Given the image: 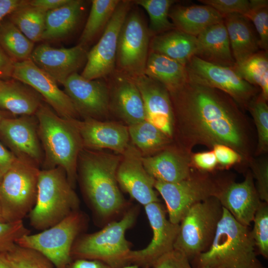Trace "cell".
<instances>
[{"mask_svg": "<svg viewBox=\"0 0 268 268\" xmlns=\"http://www.w3.org/2000/svg\"><path fill=\"white\" fill-rule=\"evenodd\" d=\"M169 94L175 118L190 141L211 146L224 144L238 152L243 150L242 115L229 95L188 79Z\"/></svg>", "mask_w": 268, "mask_h": 268, "instance_id": "obj_1", "label": "cell"}, {"mask_svg": "<svg viewBox=\"0 0 268 268\" xmlns=\"http://www.w3.org/2000/svg\"><path fill=\"white\" fill-rule=\"evenodd\" d=\"M122 155L86 149L79 153L77 181L97 221L105 225L122 216L131 206L117 180Z\"/></svg>", "mask_w": 268, "mask_h": 268, "instance_id": "obj_2", "label": "cell"}, {"mask_svg": "<svg viewBox=\"0 0 268 268\" xmlns=\"http://www.w3.org/2000/svg\"><path fill=\"white\" fill-rule=\"evenodd\" d=\"M35 116L44 153L42 169L62 167L74 189L77 181V160L84 148L73 119L60 117L44 102Z\"/></svg>", "mask_w": 268, "mask_h": 268, "instance_id": "obj_3", "label": "cell"}, {"mask_svg": "<svg viewBox=\"0 0 268 268\" xmlns=\"http://www.w3.org/2000/svg\"><path fill=\"white\" fill-rule=\"evenodd\" d=\"M256 248L248 226L238 222L223 207L210 246L192 262L194 268H266L257 258Z\"/></svg>", "mask_w": 268, "mask_h": 268, "instance_id": "obj_4", "label": "cell"}, {"mask_svg": "<svg viewBox=\"0 0 268 268\" xmlns=\"http://www.w3.org/2000/svg\"><path fill=\"white\" fill-rule=\"evenodd\" d=\"M138 210L137 206H131L119 220L107 223L98 231L80 235L72 246L71 259L97 260L112 268L129 265L127 257L131 249L125 233L136 221Z\"/></svg>", "mask_w": 268, "mask_h": 268, "instance_id": "obj_5", "label": "cell"}, {"mask_svg": "<svg viewBox=\"0 0 268 268\" xmlns=\"http://www.w3.org/2000/svg\"><path fill=\"white\" fill-rule=\"evenodd\" d=\"M80 201L63 168L41 169L34 206L28 216L30 225L43 231L79 209Z\"/></svg>", "mask_w": 268, "mask_h": 268, "instance_id": "obj_6", "label": "cell"}, {"mask_svg": "<svg viewBox=\"0 0 268 268\" xmlns=\"http://www.w3.org/2000/svg\"><path fill=\"white\" fill-rule=\"evenodd\" d=\"M39 166L16 157L0 183V203L4 222L23 220L35 205Z\"/></svg>", "mask_w": 268, "mask_h": 268, "instance_id": "obj_7", "label": "cell"}, {"mask_svg": "<svg viewBox=\"0 0 268 268\" xmlns=\"http://www.w3.org/2000/svg\"><path fill=\"white\" fill-rule=\"evenodd\" d=\"M222 212L223 207L215 197L193 205L179 224L174 249L183 253L190 261L206 251Z\"/></svg>", "mask_w": 268, "mask_h": 268, "instance_id": "obj_8", "label": "cell"}, {"mask_svg": "<svg viewBox=\"0 0 268 268\" xmlns=\"http://www.w3.org/2000/svg\"><path fill=\"white\" fill-rule=\"evenodd\" d=\"M88 220L86 214L79 209L47 229L22 236L16 244L40 252L56 268H65L72 260L71 250L74 242L85 230Z\"/></svg>", "mask_w": 268, "mask_h": 268, "instance_id": "obj_9", "label": "cell"}, {"mask_svg": "<svg viewBox=\"0 0 268 268\" xmlns=\"http://www.w3.org/2000/svg\"><path fill=\"white\" fill-rule=\"evenodd\" d=\"M150 39L142 14L131 8L120 31L115 71L130 78L144 74Z\"/></svg>", "mask_w": 268, "mask_h": 268, "instance_id": "obj_10", "label": "cell"}, {"mask_svg": "<svg viewBox=\"0 0 268 268\" xmlns=\"http://www.w3.org/2000/svg\"><path fill=\"white\" fill-rule=\"evenodd\" d=\"M222 186L205 175H193L175 183L155 181L154 188L164 200L169 220L179 224L189 208L210 197H215Z\"/></svg>", "mask_w": 268, "mask_h": 268, "instance_id": "obj_11", "label": "cell"}, {"mask_svg": "<svg viewBox=\"0 0 268 268\" xmlns=\"http://www.w3.org/2000/svg\"><path fill=\"white\" fill-rule=\"evenodd\" d=\"M186 68L189 80L219 90L237 104L248 107L256 95V87L242 78L233 67L214 64L195 56Z\"/></svg>", "mask_w": 268, "mask_h": 268, "instance_id": "obj_12", "label": "cell"}, {"mask_svg": "<svg viewBox=\"0 0 268 268\" xmlns=\"http://www.w3.org/2000/svg\"><path fill=\"white\" fill-rule=\"evenodd\" d=\"M133 1L120 0L97 43L87 53L80 74L87 80L106 78L115 70L119 35Z\"/></svg>", "mask_w": 268, "mask_h": 268, "instance_id": "obj_13", "label": "cell"}, {"mask_svg": "<svg viewBox=\"0 0 268 268\" xmlns=\"http://www.w3.org/2000/svg\"><path fill=\"white\" fill-rule=\"evenodd\" d=\"M144 208L152 229V238L145 248L131 250L127 261L129 265L150 268L160 258L174 250L179 224L172 223L166 218L165 211L159 202L149 203Z\"/></svg>", "mask_w": 268, "mask_h": 268, "instance_id": "obj_14", "label": "cell"}, {"mask_svg": "<svg viewBox=\"0 0 268 268\" xmlns=\"http://www.w3.org/2000/svg\"><path fill=\"white\" fill-rule=\"evenodd\" d=\"M11 77L30 86L60 117L79 119L73 104L58 83L30 59L14 63Z\"/></svg>", "mask_w": 268, "mask_h": 268, "instance_id": "obj_15", "label": "cell"}, {"mask_svg": "<svg viewBox=\"0 0 268 268\" xmlns=\"http://www.w3.org/2000/svg\"><path fill=\"white\" fill-rule=\"evenodd\" d=\"M80 117L102 121L109 115V87L106 78L87 80L77 72L63 84Z\"/></svg>", "mask_w": 268, "mask_h": 268, "instance_id": "obj_16", "label": "cell"}, {"mask_svg": "<svg viewBox=\"0 0 268 268\" xmlns=\"http://www.w3.org/2000/svg\"><path fill=\"white\" fill-rule=\"evenodd\" d=\"M121 155L117 171L119 186L143 206L159 202L154 190L155 180L145 170L141 152L130 143Z\"/></svg>", "mask_w": 268, "mask_h": 268, "instance_id": "obj_17", "label": "cell"}, {"mask_svg": "<svg viewBox=\"0 0 268 268\" xmlns=\"http://www.w3.org/2000/svg\"><path fill=\"white\" fill-rule=\"evenodd\" d=\"M0 137L17 158L42 165L44 153L35 115L4 118L0 124Z\"/></svg>", "mask_w": 268, "mask_h": 268, "instance_id": "obj_18", "label": "cell"}, {"mask_svg": "<svg viewBox=\"0 0 268 268\" xmlns=\"http://www.w3.org/2000/svg\"><path fill=\"white\" fill-rule=\"evenodd\" d=\"M87 53L86 48L78 44L68 48H56L41 44L34 48L30 59L63 85L68 77L85 66Z\"/></svg>", "mask_w": 268, "mask_h": 268, "instance_id": "obj_19", "label": "cell"}, {"mask_svg": "<svg viewBox=\"0 0 268 268\" xmlns=\"http://www.w3.org/2000/svg\"><path fill=\"white\" fill-rule=\"evenodd\" d=\"M131 78L141 95L145 120L171 138L173 134L175 116L168 91L161 83L145 74Z\"/></svg>", "mask_w": 268, "mask_h": 268, "instance_id": "obj_20", "label": "cell"}, {"mask_svg": "<svg viewBox=\"0 0 268 268\" xmlns=\"http://www.w3.org/2000/svg\"><path fill=\"white\" fill-rule=\"evenodd\" d=\"M107 78L110 113L114 114L128 126L145 120L143 100L134 81L115 71Z\"/></svg>", "mask_w": 268, "mask_h": 268, "instance_id": "obj_21", "label": "cell"}, {"mask_svg": "<svg viewBox=\"0 0 268 268\" xmlns=\"http://www.w3.org/2000/svg\"><path fill=\"white\" fill-rule=\"evenodd\" d=\"M80 135L83 148L109 149L122 155L130 142L128 126L91 118L73 119Z\"/></svg>", "mask_w": 268, "mask_h": 268, "instance_id": "obj_22", "label": "cell"}, {"mask_svg": "<svg viewBox=\"0 0 268 268\" xmlns=\"http://www.w3.org/2000/svg\"><path fill=\"white\" fill-rule=\"evenodd\" d=\"M222 207L240 223L249 226L261 201L251 173L240 183L232 182L222 186L216 196Z\"/></svg>", "mask_w": 268, "mask_h": 268, "instance_id": "obj_23", "label": "cell"}, {"mask_svg": "<svg viewBox=\"0 0 268 268\" xmlns=\"http://www.w3.org/2000/svg\"><path fill=\"white\" fill-rule=\"evenodd\" d=\"M142 160L146 171L157 181L175 183L192 174L187 157L174 149L165 148L156 154L142 156Z\"/></svg>", "mask_w": 268, "mask_h": 268, "instance_id": "obj_24", "label": "cell"}, {"mask_svg": "<svg viewBox=\"0 0 268 268\" xmlns=\"http://www.w3.org/2000/svg\"><path fill=\"white\" fill-rule=\"evenodd\" d=\"M175 28L195 37L209 27L224 21V16L207 5H173L169 13Z\"/></svg>", "mask_w": 268, "mask_h": 268, "instance_id": "obj_25", "label": "cell"}, {"mask_svg": "<svg viewBox=\"0 0 268 268\" xmlns=\"http://www.w3.org/2000/svg\"><path fill=\"white\" fill-rule=\"evenodd\" d=\"M196 37V56L218 65L231 67L235 65L224 21L209 27Z\"/></svg>", "mask_w": 268, "mask_h": 268, "instance_id": "obj_26", "label": "cell"}, {"mask_svg": "<svg viewBox=\"0 0 268 268\" xmlns=\"http://www.w3.org/2000/svg\"><path fill=\"white\" fill-rule=\"evenodd\" d=\"M251 21L239 13L224 16L235 65H238L259 52V38Z\"/></svg>", "mask_w": 268, "mask_h": 268, "instance_id": "obj_27", "label": "cell"}, {"mask_svg": "<svg viewBox=\"0 0 268 268\" xmlns=\"http://www.w3.org/2000/svg\"><path fill=\"white\" fill-rule=\"evenodd\" d=\"M44 101L30 86L14 79L4 80L0 87V108L14 115H35Z\"/></svg>", "mask_w": 268, "mask_h": 268, "instance_id": "obj_28", "label": "cell"}, {"mask_svg": "<svg viewBox=\"0 0 268 268\" xmlns=\"http://www.w3.org/2000/svg\"><path fill=\"white\" fill-rule=\"evenodd\" d=\"M197 37L174 29L151 38L149 52L164 55L186 66L196 55Z\"/></svg>", "mask_w": 268, "mask_h": 268, "instance_id": "obj_29", "label": "cell"}, {"mask_svg": "<svg viewBox=\"0 0 268 268\" xmlns=\"http://www.w3.org/2000/svg\"><path fill=\"white\" fill-rule=\"evenodd\" d=\"M84 1L69 0L47 12L42 41H55L68 36L75 29L82 14Z\"/></svg>", "mask_w": 268, "mask_h": 268, "instance_id": "obj_30", "label": "cell"}, {"mask_svg": "<svg viewBox=\"0 0 268 268\" xmlns=\"http://www.w3.org/2000/svg\"><path fill=\"white\" fill-rule=\"evenodd\" d=\"M144 74L163 85L169 93L188 80L186 66L166 56L149 52Z\"/></svg>", "mask_w": 268, "mask_h": 268, "instance_id": "obj_31", "label": "cell"}, {"mask_svg": "<svg viewBox=\"0 0 268 268\" xmlns=\"http://www.w3.org/2000/svg\"><path fill=\"white\" fill-rule=\"evenodd\" d=\"M128 127L132 143L143 156L164 149L170 141V137L146 120Z\"/></svg>", "mask_w": 268, "mask_h": 268, "instance_id": "obj_32", "label": "cell"}, {"mask_svg": "<svg viewBox=\"0 0 268 268\" xmlns=\"http://www.w3.org/2000/svg\"><path fill=\"white\" fill-rule=\"evenodd\" d=\"M120 0H92L89 15L79 40L80 45L86 48L102 33L111 19Z\"/></svg>", "mask_w": 268, "mask_h": 268, "instance_id": "obj_33", "label": "cell"}, {"mask_svg": "<svg viewBox=\"0 0 268 268\" xmlns=\"http://www.w3.org/2000/svg\"><path fill=\"white\" fill-rule=\"evenodd\" d=\"M0 45L14 63L30 59L34 49V43L8 18L0 23Z\"/></svg>", "mask_w": 268, "mask_h": 268, "instance_id": "obj_34", "label": "cell"}, {"mask_svg": "<svg viewBox=\"0 0 268 268\" xmlns=\"http://www.w3.org/2000/svg\"><path fill=\"white\" fill-rule=\"evenodd\" d=\"M46 13L45 10L31 5L29 2L11 12L8 18L34 43L42 41Z\"/></svg>", "mask_w": 268, "mask_h": 268, "instance_id": "obj_35", "label": "cell"}, {"mask_svg": "<svg viewBox=\"0 0 268 268\" xmlns=\"http://www.w3.org/2000/svg\"><path fill=\"white\" fill-rule=\"evenodd\" d=\"M239 75L249 83L259 86L262 96L268 98V51H259L246 60L233 67Z\"/></svg>", "mask_w": 268, "mask_h": 268, "instance_id": "obj_36", "label": "cell"}, {"mask_svg": "<svg viewBox=\"0 0 268 268\" xmlns=\"http://www.w3.org/2000/svg\"><path fill=\"white\" fill-rule=\"evenodd\" d=\"M174 0H136L133 3L142 7L149 16L148 30L150 37L176 29L169 20V13Z\"/></svg>", "mask_w": 268, "mask_h": 268, "instance_id": "obj_37", "label": "cell"}, {"mask_svg": "<svg viewBox=\"0 0 268 268\" xmlns=\"http://www.w3.org/2000/svg\"><path fill=\"white\" fill-rule=\"evenodd\" d=\"M6 255L15 268H56L52 262L40 252L17 244Z\"/></svg>", "mask_w": 268, "mask_h": 268, "instance_id": "obj_38", "label": "cell"}, {"mask_svg": "<svg viewBox=\"0 0 268 268\" xmlns=\"http://www.w3.org/2000/svg\"><path fill=\"white\" fill-rule=\"evenodd\" d=\"M250 7L244 16L253 24L258 35L260 48L268 49V1L250 0Z\"/></svg>", "mask_w": 268, "mask_h": 268, "instance_id": "obj_39", "label": "cell"}, {"mask_svg": "<svg viewBox=\"0 0 268 268\" xmlns=\"http://www.w3.org/2000/svg\"><path fill=\"white\" fill-rule=\"evenodd\" d=\"M248 107L253 117L258 136V148L266 151L268 147V106L267 100L260 94L254 98Z\"/></svg>", "mask_w": 268, "mask_h": 268, "instance_id": "obj_40", "label": "cell"}, {"mask_svg": "<svg viewBox=\"0 0 268 268\" xmlns=\"http://www.w3.org/2000/svg\"><path fill=\"white\" fill-rule=\"evenodd\" d=\"M251 233L259 253L268 258V204L262 201L254 216Z\"/></svg>", "mask_w": 268, "mask_h": 268, "instance_id": "obj_41", "label": "cell"}, {"mask_svg": "<svg viewBox=\"0 0 268 268\" xmlns=\"http://www.w3.org/2000/svg\"><path fill=\"white\" fill-rule=\"evenodd\" d=\"M23 220L14 222L0 221V254H6L16 244L17 240L30 234Z\"/></svg>", "mask_w": 268, "mask_h": 268, "instance_id": "obj_42", "label": "cell"}, {"mask_svg": "<svg viewBox=\"0 0 268 268\" xmlns=\"http://www.w3.org/2000/svg\"><path fill=\"white\" fill-rule=\"evenodd\" d=\"M199 1L212 7L223 16L235 13L245 15L250 7V1L248 0H200Z\"/></svg>", "mask_w": 268, "mask_h": 268, "instance_id": "obj_43", "label": "cell"}, {"mask_svg": "<svg viewBox=\"0 0 268 268\" xmlns=\"http://www.w3.org/2000/svg\"><path fill=\"white\" fill-rule=\"evenodd\" d=\"M252 170L256 180V189L261 200L268 202V163L266 160L253 163Z\"/></svg>", "mask_w": 268, "mask_h": 268, "instance_id": "obj_44", "label": "cell"}, {"mask_svg": "<svg viewBox=\"0 0 268 268\" xmlns=\"http://www.w3.org/2000/svg\"><path fill=\"white\" fill-rule=\"evenodd\" d=\"M153 268H193L187 257L174 249L160 258Z\"/></svg>", "mask_w": 268, "mask_h": 268, "instance_id": "obj_45", "label": "cell"}, {"mask_svg": "<svg viewBox=\"0 0 268 268\" xmlns=\"http://www.w3.org/2000/svg\"><path fill=\"white\" fill-rule=\"evenodd\" d=\"M212 147L217 163L222 166H230L239 162L242 159L241 154L229 146L217 144Z\"/></svg>", "mask_w": 268, "mask_h": 268, "instance_id": "obj_46", "label": "cell"}, {"mask_svg": "<svg viewBox=\"0 0 268 268\" xmlns=\"http://www.w3.org/2000/svg\"><path fill=\"white\" fill-rule=\"evenodd\" d=\"M192 160L197 167L204 171L212 170L217 164L213 150L195 153L192 156Z\"/></svg>", "mask_w": 268, "mask_h": 268, "instance_id": "obj_47", "label": "cell"}, {"mask_svg": "<svg viewBox=\"0 0 268 268\" xmlns=\"http://www.w3.org/2000/svg\"><path fill=\"white\" fill-rule=\"evenodd\" d=\"M14 64L0 45V79L11 77Z\"/></svg>", "mask_w": 268, "mask_h": 268, "instance_id": "obj_48", "label": "cell"}, {"mask_svg": "<svg viewBox=\"0 0 268 268\" xmlns=\"http://www.w3.org/2000/svg\"><path fill=\"white\" fill-rule=\"evenodd\" d=\"M28 0H0V23L17 8L27 4Z\"/></svg>", "mask_w": 268, "mask_h": 268, "instance_id": "obj_49", "label": "cell"}, {"mask_svg": "<svg viewBox=\"0 0 268 268\" xmlns=\"http://www.w3.org/2000/svg\"><path fill=\"white\" fill-rule=\"evenodd\" d=\"M65 268H112L102 262L84 259H72Z\"/></svg>", "mask_w": 268, "mask_h": 268, "instance_id": "obj_50", "label": "cell"}, {"mask_svg": "<svg viewBox=\"0 0 268 268\" xmlns=\"http://www.w3.org/2000/svg\"><path fill=\"white\" fill-rule=\"evenodd\" d=\"M16 157L0 142V171L4 174L12 166Z\"/></svg>", "mask_w": 268, "mask_h": 268, "instance_id": "obj_51", "label": "cell"}, {"mask_svg": "<svg viewBox=\"0 0 268 268\" xmlns=\"http://www.w3.org/2000/svg\"><path fill=\"white\" fill-rule=\"evenodd\" d=\"M69 0H31L29 4L45 11L55 9L67 3Z\"/></svg>", "mask_w": 268, "mask_h": 268, "instance_id": "obj_52", "label": "cell"}, {"mask_svg": "<svg viewBox=\"0 0 268 268\" xmlns=\"http://www.w3.org/2000/svg\"><path fill=\"white\" fill-rule=\"evenodd\" d=\"M0 268H15L7 258L6 254H0Z\"/></svg>", "mask_w": 268, "mask_h": 268, "instance_id": "obj_53", "label": "cell"}, {"mask_svg": "<svg viewBox=\"0 0 268 268\" xmlns=\"http://www.w3.org/2000/svg\"><path fill=\"white\" fill-rule=\"evenodd\" d=\"M122 268H144L134 264H129L123 267Z\"/></svg>", "mask_w": 268, "mask_h": 268, "instance_id": "obj_54", "label": "cell"}, {"mask_svg": "<svg viewBox=\"0 0 268 268\" xmlns=\"http://www.w3.org/2000/svg\"><path fill=\"white\" fill-rule=\"evenodd\" d=\"M6 117H7L5 116V114L4 112H3V111L0 110V124L2 120L4 118H5Z\"/></svg>", "mask_w": 268, "mask_h": 268, "instance_id": "obj_55", "label": "cell"}, {"mask_svg": "<svg viewBox=\"0 0 268 268\" xmlns=\"http://www.w3.org/2000/svg\"><path fill=\"white\" fill-rule=\"evenodd\" d=\"M194 268H219V267H208V266H201V267H198Z\"/></svg>", "mask_w": 268, "mask_h": 268, "instance_id": "obj_56", "label": "cell"}, {"mask_svg": "<svg viewBox=\"0 0 268 268\" xmlns=\"http://www.w3.org/2000/svg\"><path fill=\"white\" fill-rule=\"evenodd\" d=\"M0 221H3V218H2V214H1V206H0Z\"/></svg>", "mask_w": 268, "mask_h": 268, "instance_id": "obj_57", "label": "cell"}, {"mask_svg": "<svg viewBox=\"0 0 268 268\" xmlns=\"http://www.w3.org/2000/svg\"><path fill=\"white\" fill-rule=\"evenodd\" d=\"M3 175V173L0 171V183L2 180Z\"/></svg>", "mask_w": 268, "mask_h": 268, "instance_id": "obj_58", "label": "cell"}, {"mask_svg": "<svg viewBox=\"0 0 268 268\" xmlns=\"http://www.w3.org/2000/svg\"><path fill=\"white\" fill-rule=\"evenodd\" d=\"M4 80H1V79H0V87L2 86V85L3 84L4 81Z\"/></svg>", "mask_w": 268, "mask_h": 268, "instance_id": "obj_59", "label": "cell"}]
</instances>
